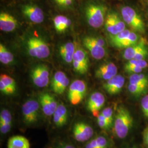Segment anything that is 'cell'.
Instances as JSON below:
<instances>
[{"label": "cell", "instance_id": "d6a6232c", "mask_svg": "<svg viewBox=\"0 0 148 148\" xmlns=\"http://www.w3.org/2000/svg\"><path fill=\"white\" fill-rule=\"evenodd\" d=\"M140 105L144 115L148 119V95L142 98Z\"/></svg>", "mask_w": 148, "mask_h": 148}, {"label": "cell", "instance_id": "6da1fadb", "mask_svg": "<svg viewBox=\"0 0 148 148\" xmlns=\"http://www.w3.org/2000/svg\"><path fill=\"white\" fill-rule=\"evenodd\" d=\"M133 119L131 112L123 106H120L117 109L114 121V131L120 139H124L132 128Z\"/></svg>", "mask_w": 148, "mask_h": 148}, {"label": "cell", "instance_id": "ac0fdd59", "mask_svg": "<svg viewBox=\"0 0 148 148\" xmlns=\"http://www.w3.org/2000/svg\"><path fill=\"white\" fill-rule=\"evenodd\" d=\"M146 48H147L146 41L143 38H140L137 43L125 48L122 54L123 57L128 60L133 59L137 54Z\"/></svg>", "mask_w": 148, "mask_h": 148}, {"label": "cell", "instance_id": "7402d4cb", "mask_svg": "<svg viewBox=\"0 0 148 148\" xmlns=\"http://www.w3.org/2000/svg\"><path fill=\"white\" fill-rule=\"evenodd\" d=\"M14 60L13 54L5 47V46L0 44V62L1 63L8 65L12 63Z\"/></svg>", "mask_w": 148, "mask_h": 148}, {"label": "cell", "instance_id": "3957f363", "mask_svg": "<svg viewBox=\"0 0 148 148\" xmlns=\"http://www.w3.org/2000/svg\"><path fill=\"white\" fill-rule=\"evenodd\" d=\"M29 54L38 59L47 58L50 54V49L46 42L40 37H30L26 42Z\"/></svg>", "mask_w": 148, "mask_h": 148}, {"label": "cell", "instance_id": "277c9868", "mask_svg": "<svg viewBox=\"0 0 148 148\" xmlns=\"http://www.w3.org/2000/svg\"><path fill=\"white\" fill-rule=\"evenodd\" d=\"M121 15L123 21L136 32L144 34L145 32L144 23L142 18L133 8L125 6L121 9Z\"/></svg>", "mask_w": 148, "mask_h": 148}, {"label": "cell", "instance_id": "5b68a950", "mask_svg": "<svg viewBox=\"0 0 148 148\" xmlns=\"http://www.w3.org/2000/svg\"><path fill=\"white\" fill-rule=\"evenodd\" d=\"M83 44L93 58L101 60L105 57V42L103 40L98 37L87 36L84 38Z\"/></svg>", "mask_w": 148, "mask_h": 148}, {"label": "cell", "instance_id": "2e32d148", "mask_svg": "<svg viewBox=\"0 0 148 148\" xmlns=\"http://www.w3.org/2000/svg\"><path fill=\"white\" fill-rule=\"evenodd\" d=\"M18 27V21L10 14L2 12L0 14V29L5 32L14 31Z\"/></svg>", "mask_w": 148, "mask_h": 148}, {"label": "cell", "instance_id": "60d3db41", "mask_svg": "<svg viewBox=\"0 0 148 148\" xmlns=\"http://www.w3.org/2000/svg\"><path fill=\"white\" fill-rule=\"evenodd\" d=\"M7 148H23L21 147H16V146H13V145H11L7 144Z\"/></svg>", "mask_w": 148, "mask_h": 148}, {"label": "cell", "instance_id": "8fae6325", "mask_svg": "<svg viewBox=\"0 0 148 148\" xmlns=\"http://www.w3.org/2000/svg\"><path fill=\"white\" fill-rule=\"evenodd\" d=\"M39 103L44 114L47 116L53 115L58 106L56 98L48 93H44L39 96Z\"/></svg>", "mask_w": 148, "mask_h": 148}, {"label": "cell", "instance_id": "484cf974", "mask_svg": "<svg viewBox=\"0 0 148 148\" xmlns=\"http://www.w3.org/2000/svg\"><path fill=\"white\" fill-rule=\"evenodd\" d=\"M131 32V31L128 29H125L117 35L110 36V41L112 45L117 47V46L130 34Z\"/></svg>", "mask_w": 148, "mask_h": 148}, {"label": "cell", "instance_id": "e0dca14e", "mask_svg": "<svg viewBox=\"0 0 148 148\" xmlns=\"http://www.w3.org/2000/svg\"><path fill=\"white\" fill-rule=\"evenodd\" d=\"M68 113L66 107L63 104H59L53 115L54 125L58 128L64 126L68 121Z\"/></svg>", "mask_w": 148, "mask_h": 148}, {"label": "cell", "instance_id": "f35d334b", "mask_svg": "<svg viewBox=\"0 0 148 148\" xmlns=\"http://www.w3.org/2000/svg\"><path fill=\"white\" fill-rule=\"evenodd\" d=\"M0 90L3 94L5 95H12L10 90H8V88L2 81H0Z\"/></svg>", "mask_w": 148, "mask_h": 148}, {"label": "cell", "instance_id": "d6986e66", "mask_svg": "<svg viewBox=\"0 0 148 148\" xmlns=\"http://www.w3.org/2000/svg\"><path fill=\"white\" fill-rule=\"evenodd\" d=\"M75 50V46L74 43H66L60 47L59 54L65 62L71 63L73 62Z\"/></svg>", "mask_w": 148, "mask_h": 148}, {"label": "cell", "instance_id": "8d00e7d4", "mask_svg": "<svg viewBox=\"0 0 148 148\" xmlns=\"http://www.w3.org/2000/svg\"><path fill=\"white\" fill-rule=\"evenodd\" d=\"M12 126V123L5 124L2 125H0V131L2 134H5L9 132L11 130Z\"/></svg>", "mask_w": 148, "mask_h": 148}, {"label": "cell", "instance_id": "44dd1931", "mask_svg": "<svg viewBox=\"0 0 148 148\" xmlns=\"http://www.w3.org/2000/svg\"><path fill=\"white\" fill-rule=\"evenodd\" d=\"M140 37L136 33L131 32L130 34L124 40L120 43L116 48H126L131 46L137 43L139 40Z\"/></svg>", "mask_w": 148, "mask_h": 148}, {"label": "cell", "instance_id": "603a6c76", "mask_svg": "<svg viewBox=\"0 0 148 148\" xmlns=\"http://www.w3.org/2000/svg\"><path fill=\"white\" fill-rule=\"evenodd\" d=\"M129 83L148 87V77L144 74H133L130 76Z\"/></svg>", "mask_w": 148, "mask_h": 148}, {"label": "cell", "instance_id": "d590c367", "mask_svg": "<svg viewBox=\"0 0 148 148\" xmlns=\"http://www.w3.org/2000/svg\"><path fill=\"white\" fill-rule=\"evenodd\" d=\"M74 0H54L55 2L59 5L61 7H68L73 3Z\"/></svg>", "mask_w": 148, "mask_h": 148}, {"label": "cell", "instance_id": "9c48e42d", "mask_svg": "<svg viewBox=\"0 0 148 148\" xmlns=\"http://www.w3.org/2000/svg\"><path fill=\"white\" fill-rule=\"evenodd\" d=\"M75 139L79 142H85L90 140L94 134V130L89 124L84 122L75 123L73 129Z\"/></svg>", "mask_w": 148, "mask_h": 148}, {"label": "cell", "instance_id": "ba28073f", "mask_svg": "<svg viewBox=\"0 0 148 148\" xmlns=\"http://www.w3.org/2000/svg\"><path fill=\"white\" fill-rule=\"evenodd\" d=\"M49 68L45 64L37 65L32 69L31 78L34 84L39 88L47 87L49 84Z\"/></svg>", "mask_w": 148, "mask_h": 148}, {"label": "cell", "instance_id": "52a82bcc", "mask_svg": "<svg viewBox=\"0 0 148 148\" xmlns=\"http://www.w3.org/2000/svg\"><path fill=\"white\" fill-rule=\"evenodd\" d=\"M87 92V86L81 79H76L70 85L68 91V99L73 105H77L85 97Z\"/></svg>", "mask_w": 148, "mask_h": 148}, {"label": "cell", "instance_id": "836d02e7", "mask_svg": "<svg viewBox=\"0 0 148 148\" xmlns=\"http://www.w3.org/2000/svg\"><path fill=\"white\" fill-rule=\"evenodd\" d=\"M95 140L98 148H108V143L106 137L103 136H98L95 138Z\"/></svg>", "mask_w": 148, "mask_h": 148}, {"label": "cell", "instance_id": "b9f144b4", "mask_svg": "<svg viewBox=\"0 0 148 148\" xmlns=\"http://www.w3.org/2000/svg\"><path fill=\"white\" fill-rule=\"evenodd\" d=\"M132 148H137V147H135V146H134V147H133Z\"/></svg>", "mask_w": 148, "mask_h": 148}, {"label": "cell", "instance_id": "1f68e13d", "mask_svg": "<svg viewBox=\"0 0 148 148\" xmlns=\"http://www.w3.org/2000/svg\"><path fill=\"white\" fill-rule=\"evenodd\" d=\"M124 69H125V71L127 72V73H130V74H132L140 73L143 70V68H142L140 67L128 65L127 64H125V65L124 66Z\"/></svg>", "mask_w": 148, "mask_h": 148}, {"label": "cell", "instance_id": "4dcf8cb0", "mask_svg": "<svg viewBox=\"0 0 148 148\" xmlns=\"http://www.w3.org/2000/svg\"><path fill=\"white\" fill-rule=\"evenodd\" d=\"M126 64L130 65L139 66L143 68V69H145L148 66V62L145 60L131 59L128 60V62Z\"/></svg>", "mask_w": 148, "mask_h": 148}, {"label": "cell", "instance_id": "7c38bea8", "mask_svg": "<svg viewBox=\"0 0 148 148\" xmlns=\"http://www.w3.org/2000/svg\"><path fill=\"white\" fill-rule=\"evenodd\" d=\"M106 98L101 92L93 93L87 101V108L94 116L97 117L100 114L99 111L105 104Z\"/></svg>", "mask_w": 148, "mask_h": 148}, {"label": "cell", "instance_id": "4316f807", "mask_svg": "<svg viewBox=\"0 0 148 148\" xmlns=\"http://www.w3.org/2000/svg\"><path fill=\"white\" fill-rule=\"evenodd\" d=\"M148 87L142 86V85H137L129 83L128 86V91L134 95H139L144 93L145 91L147 89Z\"/></svg>", "mask_w": 148, "mask_h": 148}, {"label": "cell", "instance_id": "8992f818", "mask_svg": "<svg viewBox=\"0 0 148 148\" xmlns=\"http://www.w3.org/2000/svg\"><path fill=\"white\" fill-rule=\"evenodd\" d=\"M40 103L35 100L27 101L22 106V115L24 122L27 125L36 123L39 119Z\"/></svg>", "mask_w": 148, "mask_h": 148}, {"label": "cell", "instance_id": "ffe728a7", "mask_svg": "<svg viewBox=\"0 0 148 148\" xmlns=\"http://www.w3.org/2000/svg\"><path fill=\"white\" fill-rule=\"evenodd\" d=\"M70 19L65 16L59 15L53 19L54 29L59 33H62L71 25Z\"/></svg>", "mask_w": 148, "mask_h": 148}, {"label": "cell", "instance_id": "cb8c5ba5", "mask_svg": "<svg viewBox=\"0 0 148 148\" xmlns=\"http://www.w3.org/2000/svg\"><path fill=\"white\" fill-rule=\"evenodd\" d=\"M0 81H2L6 87L10 90L11 95L14 94L16 90L15 80L11 76L6 74H1L0 76Z\"/></svg>", "mask_w": 148, "mask_h": 148}, {"label": "cell", "instance_id": "e575fe53", "mask_svg": "<svg viewBox=\"0 0 148 148\" xmlns=\"http://www.w3.org/2000/svg\"><path fill=\"white\" fill-rule=\"evenodd\" d=\"M69 82L70 81H69V78L66 77L63 81V82L59 86L58 88L56 90L55 93L58 95H62V93H63L64 91L68 87L69 84Z\"/></svg>", "mask_w": 148, "mask_h": 148}, {"label": "cell", "instance_id": "4fadbf2b", "mask_svg": "<svg viewBox=\"0 0 148 148\" xmlns=\"http://www.w3.org/2000/svg\"><path fill=\"white\" fill-rule=\"evenodd\" d=\"M21 11L24 16L34 23H41L44 21L43 11L37 5L29 4L23 5Z\"/></svg>", "mask_w": 148, "mask_h": 148}, {"label": "cell", "instance_id": "5bb4252c", "mask_svg": "<svg viewBox=\"0 0 148 148\" xmlns=\"http://www.w3.org/2000/svg\"><path fill=\"white\" fill-rule=\"evenodd\" d=\"M125 79L123 76L117 75L109 80H107L103 85V88L106 92L110 95H115L121 92Z\"/></svg>", "mask_w": 148, "mask_h": 148}, {"label": "cell", "instance_id": "83f0119b", "mask_svg": "<svg viewBox=\"0 0 148 148\" xmlns=\"http://www.w3.org/2000/svg\"><path fill=\"white\" fill-rule=\"evenodd\" d=\"M12 123V116L7 109L2 110L0 114V125Z\"/></svg>", "mask_w": 148, "mask_h": 148}, {"label": "cell", "instance_id": "d4e9b609", "mask_svg": "<svg viewBox=\"0 0 148 148\" xmlns=\"http://www.w3.org/2000/svg\"><path fill=\"white\" fill-rule=\"evenodd\" d=\"M66 77L67 76L62 71H58L55 73L51 82V86L54 92H56L59 86L63 82V81Z\"/></svg>", "mask_w": 148, "mask_h": 148}, {"label": "cell", "instance_id": "f1b7e54d", "mask_svg": "<svg viewBox=\"0 0 148 148\" xmlns=\"http://www.w3.org/2000/svg\"><path fill=\"white\" fill-rule=\"evenodd\" d=\"M97 123L99 127L103 130H108L112 126L109 122L101 113L97 117Z\"/></svg>", "mask_w": 148, "mask_h": 148}, {"label": "cell", "instance_id": "9a60e30c", "mask_svg": "<svg viewBox=\"0 0 148 148\" xmlns=\"http://www.w3.org/2000/svg\"><path fill=\"white\" fill-rule=\"evenodd\" d=\"M117 74V68L115 64L109 62L101 65L96 70L95 77L99 79L109 80L115 76Z\"/></svg>", "mask_w": 148, "mask_h": 148}, {"label": "cell", "instance_id": "74e56055", "mask_svg": "<svg viewBox=\"0 0 148 148\" xmlns=\"http://www.w3.org/2000/svg\"><path fill=\"white\" fill-rule=\"evenodd\" d=\"M55 148H76L74 145L64 142H59L56 145Z\"/></svg>", "mask_w": 148, "mask_h": 148}, {"label": "cell", "instance_id": "f546056e", "mask_svg": "<svg viewBox=\"0 0 148 148\" xmlns=\"http://www.w3.org/2000/svg\"><path fill=\"white\" fill-rule=\"evenodd\" d=\"M101 114H102L106 119L109 122V123L112 125V123L114 121V117H113V111L112 108L110 107H107L105 108L104 110H103L101 112Z\"/></svg>", "mask_w": 148, "mask_h": 148}, {"label": "cell", "instance_id": "7a4b0ae2", "mask_svg": "<svg viewBox=\"0 0 148 148\" xmlns=\"http://www.w3.org/2000/svg\"><path fill=\"white\" fill-rule=\"evenodd\" d=\"M106 8L101 4L92 3L86 6L85 13L89 25L93 28H99L106 21Z\"/></svg>", "mask_w": 148, "mask_h": 148}, {"label": "cell", "instance_id": "30bf717a", "mask_svg": "<svg viewBox=\"0 0 148 148\" xmlns=\"http://www.w3.org/2000/svg\"><path fill=\"white\" fill-rule=\"evenodd\" d=\"M73 65L75 71L79 74L87 73L89 68V59L87 52L81 48L76 49Z\"/></svg>", "mask_w": 148, "mask_h": 148}, {"label": "cell", "instance_id": "ab89813d", "mask_svg": "<svg viewBox=\"0 0 148 148\" xmlns=\"http://www.w3.org/2000/svg\"><path fill=\"white\" fill-rule=\"evenodd\" d=\"M143 142L145 145L148 148V126L146 127L143 133Z\"/></svg>", "mask_w": 148, "mask_h": 148}]
</instances>
